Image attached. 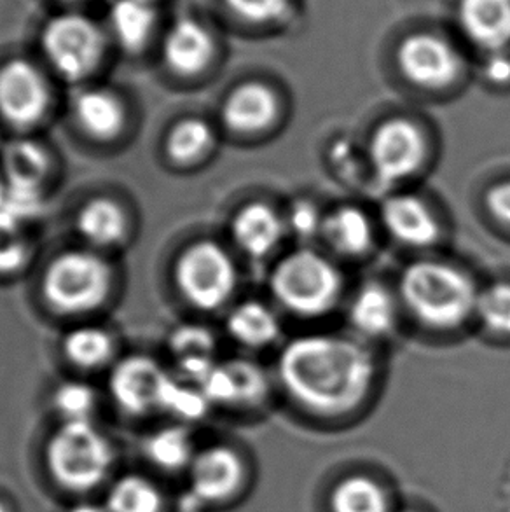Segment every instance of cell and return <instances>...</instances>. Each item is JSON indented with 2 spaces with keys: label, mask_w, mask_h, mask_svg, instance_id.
<instances>
[{
  "label": "cell",
  "mask_w": 510,
  "mask_h": 512,
  "mask_svg": "<svg viewBox=\"0 0 510 512\" xmlns=\"http://www.w3.org/2000/svg\"><path fill=\"white\" fill-rule=\"evenodd\" d=\"M278 376L304 408L338 415L366 399L376 376L373 353L364 343L310 334L287 343L278 357Z\"/></svg>",
  "instance_id": "obj_1"
},
{
  "label": "cell",
  "mask_w": 510,
  "mask_h": 512,
  "mask_svg": "<svg viewBox=\"0 0 510 512\" xmlns=\"http://www.w3.org/2000/svg\"><path fill=\"white\" fill-rule=\"evenodd\" d=\"M400 296L409 312L425 326L455 329L476 313V284L451 264L420 261L400 277Z\"/></svg>",
  "instance_id": "obj_2"
},
{
  "label": "cell",
  "mask_w": 510,
  "mask_h": 512,
  "mask_svg": "<svg viewBox=\"0 0 510 512\" xmlns=\"http://www.w3.org/2000/svg\"><path fill=\"white\" fill-rule=\"evenodd\" d=\"M114 271L102 252L65 250L49 261L42 273L41 292L46 305L60 315H88L107 303Z\"/></svg>",
  "instance_id": "obj_3"
},
{
  "label": "cell",
  "mask_w": 510,
  "mask_h": 512,
  "mask_svg": "<svg viewBox=\"0 0 510 512\" xmlns=\"http://www.w3.org/2000/svg\"><path fill=\"white\" fill-rule=\"evenodd\" d=\"M276 301L297 317H322L338 305L343 277L315 250H296L276 264L269 282Z\"/></svg>",
  "instance_id": "obj_4"
},
{
  "label": "cell",
  "mask_w": 510,
  "mask_h": 512,
  "mask_svg": "<svg viewBox=\"0 0 510 512\" xmlns=\"http://www.w3.org/2000/svg\"><path fill=\"white\" fill-rule=\"evenodd\" d=\"M105 48L102 28L84 14H56L42 28V55L67 83H83L93 76L104 62Z\"/></svg>",
  "instance_id": "obj_5"
},
{
  "label": "cell",
  "mask_w": 510,
  "mask_h": 512,
  "mask_svg": "<svg viewBox=\"0 0 510 512\" xmlns=\"http://www.w3.org/2000/svg\"><path fill=\"white\" fill-rule=\"evenodd\" d=\"M111 464V446L91 422L63 423L49 441V471L72 492H86L100 485Z\"/></svg>",
  "instance_id": "obj_6"
},
{
  "label": "cell",
  "mask_w": 510,
  "mask_h": 512,
  "mask_svg": "<svg viewBox=\"0 0 510 512\" xmlns=\"http://www.w3.org/2000/svg\"><path fill=\"white\" fill-rule=\"evenodd\" d=\"M173 282L193 308L215 312L235 294L238 273L228 250L212 240H200L187 245L175 259Z\"/></svg>",
  "instance_id": "obj_7"
},
{
  "label": "cell",
  "mask_w": 510,
  "mask_h": 512,
  "mask_svg": "<svg viewBox=\"0 0 510 512\" xmlns=\"http://www.w3.org/2000/svg\"><path fill=\"white\" fill-rule=\"evenodd\" d=\"M397 67L409 83L425 90H442L455 84L465 58L451 37L434 28H416L400 39L395 51Z\"/></svg>",
  "instance_id": "obj_8"
},
{
  "label": "cell",
  "mask_w": 510,
  "mask_h": 512,
  "mask_svg": "<svg viewBox=\"0 0 510 512\" xmlns=\"http://www.w3.org/2000/svg\"><path fill=\"white\" fill-rule=\"evenodd\" d=\"M53 95L39 67L25 58L0 65V119L18 132H27L48 118Z\"/></svg>",
  "instance_id": "obj_9"
},
{
  "label": "cell",
  "mask_w": 510,
  "mask_h": 512,
  "mask_svg": "<svg viewBox=\"0 0 510 512\" xmlns=\"http://www.w3.org/2000/svg\"><path fill=\"white\" fill-rule=\"evenodd\" d=\"M172 374L151 355L135 353L118 360L109 376V390L119 408L130 415L163 409Z\"/></svg>",
  "instance_id": "obj_10"
},
{
  "label": "cell",
  "mask_w": 510,
  "mask_h": 512,
  "mask_svg": "<svg viewBox=\"0 0 510 512\" xmlns=\"http://www.w3.org/2000/svg\"><path fill=\"white\" fill-rule=\"evenodd\" d=\"M427 160V139L407 119H388L371 140V165L385 184H397L418 172Z\"/></svg>",
  "instance_id": "obj_11"
},
{
  "label": "cell",
  "mask_w": 510,
  "mask_h": 512,
  "mask_svg": "<svg viewBox=\"0 0 510 512\" xmlns=\"http://www.w3.org/2000/svg\"><path fill=\"white\" fill-rule=\"evenodd\" d=\"M453 20L481 56L510 53V0H455Z\"/></svg>",
  "instance_id": "obj_12"
},
{
  "label": "cell",
  "mask_w": 510,
  "mask_h": 512,
  "mask_svg": "<svg viewBox=\"0 0 510 512\" xmlns=\"http://www.w3.org/2000/svg\"><path fill=\"white\" fill-rule=\"evenodd\" d=\"M161 56L173 74L180 77L200 76L214 63L217 39L205 23L184 16L166 30Z\"/></svg>",
  "instance_id": "obj_13"
},
{
  "label": "cell",
  "mask_w": 510,
  "mask_h": 512,
  "mask_svg": "<svg viewBox=\"0 0 510 512\" xmlns=\"http://www.w3.org/2000/svg\"><path fill=\"white\" fill-rule=\"evenodd\" d=\"M77 128L95 142H112L128 125V109L118 93L107 88H84L72 102Z\"/></svg>",
  "instance_id": "obj_14"
},
{
  "label": "cell",
  "mask_w": 510,
  "mask_h": 512,
  "mask_svg": "<svg viewBox=\"0 0 510 512\" xmlns=\"http://www.w3.org/2000/svg\"><path fill=\"white\" fill-rule=\"evenodd\" d=\"M76 231L88 249H118L130 238V215L111 196H95L77 210Z\"/></svg>",
  "instance_id": "obj_15"
},
{
  "label": "cell",
  "mask_w": 510,
  "mask_h": 512,
  "mask_svg": "<svg viewBox=\"0 0 510 512\" xmlns=\"http://www.w3.org/2000/svg\"><path fill=\"white\" fill-rule=\"evenodd\" d=\"M381 219L397 242L425 249L441 236V224L425 201L414 194H395L383 203Z\"/></svg>",
  "instance_id": "obj_16"
},
{
  "label": "cell",
  "mask_w": 510,
  "mask_h": 512,
  "mask_svg": "<svg viewBox=\"0 0 510 512\" xmlns=\"http://www.w3.org/2000/svg\"><path fill=\"white\" fill-rule=\"evenodd\" d=\"M278 114V98L268 84L259 81L236 86L222 104V123L236 133L266 130Z\"/></svg>",
  "instance_id": "obj_17"
},
{
  "label": "cell",
  "mask_w": 510,
  "mask_h": 512,
  "mask_svg": "<svg viewBox=\"0 0 510 512\" xmlns=\"http://www.w3.org/2000/svg\"><path fill=\"white\" fill-rule=\"evenodd\" d=\"M200 385L212 404H236L261 399L268 381L261 367L249 360H231L217 362Z\"/></svg>",
  "instance_id": "obj_18"
},
{
  "label": "cell",
  "mask_w": 510,
  "mask_h": 512,
  "mask_svg": "<svg viewBox=\"0 0 510 512\" xmlns=\"http://www.w3.org/2000/svg\"><path fill=\"white\" fill-rule=\"evenodd\" d=\"M242 479V460L228 448H208L191 462V485L201 500L228 499L242 485Z\"/></svg>",
  "instance_id": "obj_19"
},
{
  "label": "cell",
  "mask_w": 510,
  "mask_h": 512,
  "mask_svg": "<svg viewBox=\"0 0 510 512\" xmlns=\"http://www.w3.org/2000/svg\"><path fill=\"white\" fill-rule=\"evenodd\" d=\"M287 233L285 219L264 203H249L231 221V236L243 254L262 259L282 243Z\"/></svg>",
  "instance_id": "obj_20"
},
{
  "label": "cell",
  "mask_w": 510,
  "mask_h": 512,
  "mask_svg": "<svg viewBox=\"0 0 510 512\" xmlns=\"http://www.w3.org/2000/svg\"><path fill=\"white\" fill-rule=\"evenodd\" d=\"M168 350L186 380L200 383L217 364V340L207 327L182 324L168 338Z\"/></svg>",
  "instance_id": "obj_21"
},
{
  "label": "cell",
  "mask_w": 510,
  "mask_h": 512,
  "mask_svg": "<svg viewBox=\"0 0 510 512\" xmlns=\"http://www.w3.org/2000/svg\"><path fill=\"white\" fill-rule=\"evenodd\" d=\"M4 182L16 193L41 196V187L49 173L46 149L34 140H16L2 156Z\"/></svg>",
  "instance_id": "obj_22"
},
{
  "label": "cell",
  "mask_w": 510,
  "mask_h": 512,
  "mask_svg": "<svg viewBox=\"0 0 510 512\" xmlns=\"http://www.w3.org/2000/svg\"><path fill=\"white\" fill-rule=\"evenodd\" d=\"M350 324L364 338H385L397 326V303L380 284L360 289L348 310Z\"/></svg>",
  "instance_id": "obj_23"
},
{
  "label": "cell",
  "mask_w": 510,
  "mask_h": 512,
  "mask_svg": "<svg viewBox=\"0 0 510 512\" xmlns=\"http://www.w3.org/2000/svg\"><path fill=\"white\" fill-rule=\"evenodd\" d=\"M109 21L119 46L126 53H140L158 25L156 0H114Z\"/></svg>",
  "instance_id": "obj_24"
},
{
  "label": "cell",
  "mask_w": 510,
  "mask_h": 512,
  "mask_svg": "<svg viewBox=\"0 0 510 512\" xmlns=\"http://www.w3.org/2000/svg\"><path fill=\"white\" fill-rule=\"evenodd\" d=\"M322 235L341 256H364L373 247V222L360 208L339 207L325 215Z\"/></svg>",
  "instance_id": "obj_25"
},
{
  "label": "cell",
  "mask_w": 510,
  "mask_h": 512,
  "mask_svg": "<svg viewBox=\"0 0 510 512\" xmlns=\"http://www.w3.org/2000/svg\"><path fill=\"white\" fill-rule=\"evenodd\" d=\"M226 331L238 345L261 350L280 338L282 326L269 306L259 301H245L229 312Z\"/></svg>",
  "instance_id": "obj_26"
},
{
  "label": "cell",
  "mask_w": 510,
  "mask_h": 512,
  "mask_svg": "<svg viewBox=\"0 0 510 512\" xmlns=\"http://www.w3.org/2000/svg\"><path fill=\"white\" fill-rule=\"evenodd\" d=\"M62 352L72 366L97 371L112 364L118 352L116 338L105 327L84 324L63 336Z\"/></svg>",
  "instance_id": "obj_27"
},
{
  "label": "cell",
  "mask_w": 510,
  "mask_h": 512,
  "mask_svg": "<svg viewBox=\"0 0 510 512\" xmlns=\"http://www.w3.org/2000/svg\"><path fill=\"white\" fill-rule=\"evenodd\" d=\"M214 146V126L198 116L179 119L166 133V156L180 167L203 160Z\"/></svg>",
  "instance_id": "obj_28"
},
{
  "label": "cell",
  "mask_w": 510,
  "mask_h": 512,
  "mask_svg": "<svg viewBox=\"0 0 510 512\" xmlns=\"http://www.w3.org/2000/svg\"><path fill=\"white\" fill-rule=\"evenodd\" d=\"M231 16L257 30H285L301 14V0H222Z\"/></svg>",
  "instance_id": "obj_29"
},
{
  "label": "cell",
  "mask_w": 510,
  "mask_h": 512,
  "mask_svg": "<svg viewBox=\"0 0 510 512\" xmlns=\"http://www.w3.org/2000/svg\"><path fill=\"white\" fill-rule=\"evenodd\" d=\"M109 512H159L161 495L151 481L126 476L118 481L107 499Z\"/></svg>",
  "instance_id": "obj_30"
},
{
  "label": "cell",
  "mask_w": 510,
  "mask_h": 512,
  "mask_svg": "<svg viewBox=\"0 0 510 512\" xmlns=\"http://www.w3.org/2000/svg\"><path fill=\"white\" fill-rule=\"evenodd\" d=\"M145 451L154 464L166 471H175L193 462L191 437L180 427H168L156 432L149 437Z\"/></svg>",
  "instance_id": "obj_31"
},
{
  "label": "cell",
  "mask_w": 510,
  "mask_h": 512,
  "mask_svg": "<svg viewBox=\"0 0 510 512\" xmlns=\"http://www.w3.org/2000/svg\"><path fill=\"white\" fill-rule=\"evenodd\" d=\"M332 509L334 512H386L385 493L371 479H346L332 495Z\"/></svg>",
  "instance_id": "obj_32"
},
{
  "label": "cell",
  "mask_w": 510,
  "mask_h": 512,
  "mask_svg": "<svg viewBox=\"0 0 510 512\" xmlns=\"http://www.w3.org/2000/svg\"><path fill=\"white\" fill-rule=\"evenodd\" d=\"M53 406L63 423L91 422L97 409V392L84 381H63L53 392Z\"/></svg>",
  "instance_id": "obj_33"
},
{
  "label": "cell",
  "mask_w": 510,
  "mask_h": 512,
  "mask_svg": "<svg viewBox=\"0 0 510 512\" xmlns=\"http://www.w3.org/2000/svg\"><path fill=\"white\" fill-rule=\"evenodd\" d=\"M476 315L498 336H510V284L500 282L479 292Z\"/></svg>",
  "instance_id": "obj_34"
},
{
  "label": "cell",
  "mask_w": 510,
  "mask_h": 512,
  "mask_svg": "<svg viewBox=\"0 0 510 512\" xmlns=\"http://www.w3.org/2000/svg\"><path fill=\"white\" fill-rule=\"evenodd\" d=\"M210 404L212 402L208 401L207 394L203 392L200 383L186 380V378L175 380L172 376V381L166 390L163 409L184 420H196L207 413Z\"/></svg>",
  "instance_id": "obj_35"
},
{
  "label": "cell",
  "mask_w": 510,
  "mask_h": 512,
  "mask_svg": "<svg viewBox=\"0 0 510 512\" xmlns=\"http://www.w3.org/2000/svg\"><path fill=\"white\" fill-rule=\"evenodd\" d=\"M32 257V245L21 229L0 224V275H14L27 268Z\"/></svg>",
  "instance_id": "obj_36"
},
{
  "label": "cell",
  "mask_w": 510,
  "mask_h": 512,
  "mask_svg": "<svg viewBox=\"0 0 510 512\" xmlns=\"http://www.w3.org/2000/svg\"><path fill=\"white\" fill-rule=\"evenodd\" d=\"M322 224L324 217L318 214V208L313 203L306 200L296 201L285 217L287 231L303 240L322 233Z\"/></svg>",
  "instance_id": "obj_37"
},
{
  "label": "cell",
  "mask_w": 510,
  "mask_h": 512,
  "mask_svg": "<svg viewBox=\"0 0 510 512\" xmlns=\"http://www.w3.org/2000/svg\"><path fill=\"white\" fill-rule=\"evenodd\" d=\"M486 207L498 222L510 228V180L491 187L486 194Z\"/></svg>",
  "instance_id": "obj_38"
},
{
  "label": "cell",
  "mask_w": 510,
  "mask_h": 512,
  "mask_svg": "<svg viewBox=\"0 0 510 512\" xmlns=\"http://www.w3.org/2000/svg\"><path fill=\"white\" fill-rule=\"evenodd\" d=\"M481 72L488 83L497 84V86L510 84V53L483 56Z\"/></svg>",
  "instance_id": "obj_39"
},
{
  "label": "cell",
  "mask_w": 510,
  "mask_h": 512,
  "mask_svg": "<svg viewBox=\"0 0 510 512\" xmlns=\"http://www.w3.org/2000/svg\"><path fill=\"white\" fill-rule=\"evenodd\" d=\"M7 196V186L4 179H0V208L4 205V201H6Z\"/></svg>",
  "instance_id": "obj_40"
},
{
  "label": "cell",
  "mask_w": 510,
  "mask_h": 512,
  "mask_svg": "<svg viewBox=\"0 0 510 512\" xmlns=\"http://www.w3.org/2000/svg\"><path fill=\"white\" fill-rule=\"evenodd\" d=\"M72 512H104L102 509H98L97 506H79Z\"/></svg>",
  "instance_id": "obj_41"
},
{
  "label": "cell",
  "mask_w": 510,
  "mask_h": 512,
  "mask_svg": "<svg viewBox=\"0 0 510 512\" xmlns=\"http://www.w3.org/2000/svg\"><path fill=\"white\" fill-rule=\"evenodd\" d=\"M65 2H88V0H65Z\"/></svg>",
  "instance_id": "obj_42"
},
{
  "label": "cell",
  "mask_w": 510,
  "mask_h": 512,
  "mask_svg": "<svg viewBox=\"0 0 510 512\" xmlns=\"http://www.w3.org/2000/svg\"><path fill=\"white\" fill-rule=\"evenodd\" d=\"M0 512H6V509H4V507L0 506Z\"/></svg>",
  "instance_id": "obj_43"
}]
</instances>
